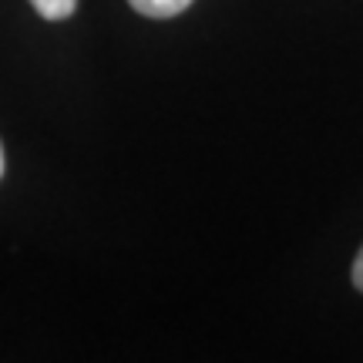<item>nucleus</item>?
Returning <instances> with one entry per match:
<instances>
[{
    "label": "nucleus",
    "mask_w": 363,
    "mask_h": 363,
    "mask_svg": "<svg viewBox=\"0 0 363 363\" xmlns=\"http://www.w3.org/2000/svg\"><path fill=\"white\" fill-rule=\"evenodd\" d=\"M128 4L152 21H169V17H179L182 11L192 7V0H128Z\"/></svg>",
    "instance_id": "obj_1"
},
{
    "label": "nucleus",
    "mask_w": 363,
    "mask_h": 363,
    "mask_svg": "<svg viewBox=\"0 0 363 363\" xmlns=\"http://www.w3.org/2000/svg\"><path fill=\"white\" fill-rule=\"evenodd\" d=\"M30 7L44 17V21H67L78 11V0H30Z\"/></svg>",
    "instance_id": "obj_2"
},
{
    "label": "nucleus",
    "mask_w": 363,
    "mask_h": 363,
    "mask_svg": "<svg viewBox=\"0 0 363 363\" xmlns=\"http://www.w3.org/2000/svg\"><path fill=\"white\" fill-rule=\"evenodd\" d=\"M353 286L363 293V249H360V256H357V262H353Z\"/></svg>",
    "instance_id": "obj_3"
},
{
    "label": "nucleus",
    "mask_w": 363,
    "mask_h": 363,
    "mask_svg": "<svg viewBox=\"0 0 363 363\" xmlns=\"http://www.w3.org/2000/svg\"><path fill=\"white\" fill-rule=\"evenodd\" d=\"M4 169H7V162H4V145H0V179H4Z\"/></svg>",
    "instance_id": "obj_4"
}]
</instances>
